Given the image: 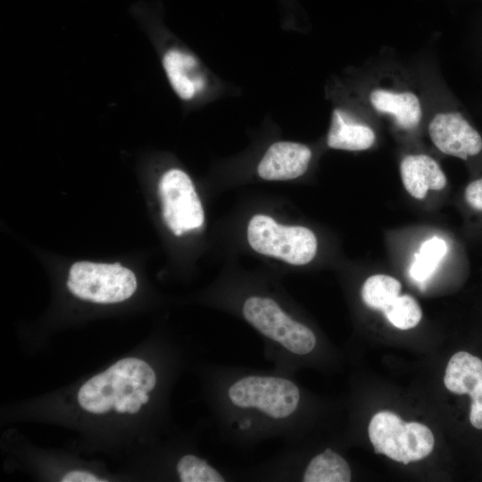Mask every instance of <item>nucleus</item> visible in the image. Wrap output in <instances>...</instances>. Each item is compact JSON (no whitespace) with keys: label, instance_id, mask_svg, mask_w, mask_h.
<instances>
[{"label":"nucleus","instance_id":"1","mask_svg":"<svg viewBox=\"0 0 482 482\" xmlns=\"http://www.w3.org/2000/svg\"><path fill=\"white\" fill-rule=\"evenodd\" d=\"M204 378L219 435L233 446L252 449L270 439L294 444L312 421L313 402L294 376L216 364Z\"/></svg>","mask_w":482,"mask_h":482},{"label":"nucleus","instance_id":"2","mask_svg":"<svg viewBox=\"0 0 482 482\" xmlns=\"http://www.w3.org/2000/svg\"><path fill=\"white\" fill-rule=\"evenodd\" d=\"M238 312L261 337L263 355L278 371L294 376L320 351L315 330L287 310L276 296L246 295L238 304Z\"/></svg>","mask_w":482,"mask_h":482},{"label":"nucleus","instance_id":"3","mask_svg":"<svg viewBox=\"0 0 482 482\" xmlns=\"http://www.w3.org/2000/svg\"><path fill=\"white\" fill-rule=\"evenodd\" d=\"M156 384L155 370L146 362L124 358L87 380L79 390L78 401L82 409L102 414L128 393L138 388L149 393Z\"/></svg>","mask_w":482,"mask_h":482},{"label":"nucleus","instance_id":"4","mask_svg":"<svg viewBox=\"0 0 482 482\" xmlns=\"http://www.w3.org/2000/svg\"><path fill=\"white\" fill-rule=\"evenodd\" d=\"M368 430L376 453L403 464L424 459L434 447V436L427 426L405 422L391 411L376 413Z\"/></svg>","mask_w":482,"mask_h":482},{"label":"nucleus","instance_id":"5","mask_svg":"<svg viewBox=\"0 0 482 482\" xmlns=\"http://www.w3.org/2000/svg\"><path fill=\"white\" fill-rule=\"evenodd\" d=\"M247 241L257 253L276 257L292 265H304L315 256L314 233L303 226H284L271 217L256 214L247 226Z\"/></svg>","mask_w":482,"mask_h":482},{"label":"nucleus","instance_id":"6","mask_svg":"<svg viewBox=\"0 0 482 482\" xmlns=\"http://www.w3.org/2000/svg\"><path fill=\"white\" fill-rule=\"evenodd\" d=\"M67 287L77 297L98 303H120L137 289L135 274L116 262H77L70 269Z\"/></svg>","mask_w":482,"mask_h":482},{"label":"nucleus","instance_id":"7","mask_svg":"<svg viewBox=\"0 0 482 482\" xmlns=\"http://www.w3.org/2000/svg\"><path fill=\"white\" fill-rule=\"evenodd\" d=\"M159 194L163 220L176 236L203 225L202 204L186 172L179 169L166 171L159 183Z\"/></svg>","mask_w":482,"mask_h":482},{"label":"nucleus","instance_id":"8","mask_svg":"<svg viewBox=\"0 0 482 482\" xmlns=\"http://www.w3.org/2000/svg\"><path fill=\"white\" fill-rule=\"evenodd\" d=\"M428 133L436 148L448 155L467 160L482 150L480 135L460 112L437 113Z\"/></svg>","mask_w":482,"mask_h":482},{"label":"nucleus","instance_id":"9","mask_svg":"<svg viewBox=\"0 0 482 482\" xmlns=\"http://www.w3.org/2000/svg\"><path fill=\"white\" fill-rule=\"evenodd\" d=\"M311 158L312 152L307 145L279 141L267 149L258 164L257 171L266 180L293 179L304 174Z\"/></svg>","mask_w":482,"mask_h":482},{"label":"nucleus","instance_id":"10","mask_svg":"<svg viewBox=\"0 0 482 482\" xmlns=\"http://www.w3.org/2000/svg\"><path fill=\"white\" fill-rule=\"evenodd\" d=\"M162 62L170 87L181 100L190 101L204 91L206 81L193 54L172 47L164 53Z\"/></svg>","mask_w":482,"mask_h":482},{"label":"nucleus","instance_id":"11","mask_svg":"<svg viewBox=\"0 0 482 482\" xmlns=\"http://www.w3.org/2000/svg\"><path fill=\"white\" fill-rule=\"evenodd\" d=\"M403 185L411 196L417 200L426 197L428 191L445 187L447 179L439 164L427 154H410L400 163Z\"/></svg>","mask_w":482,"mask_h":482},{"label":"nucleus","instance_id":"12","mask_svg":"<svg viewBox=\"0 0 482 482\" xmlns=\"http://www.w3.org/2000/svg\"><path fill=\"white\" fill-rule=\"evenodd\" d=\"M444 382L453 394H467L470 398L482 395V361L467 352H457L446 366Z\"/></svg>","mask_w":482,"mask_h":482},{"label":"nucleus","instance_id":"13","mask_svg":"<svg viewBox=\"0 0 482 482\" xmlns=\"http://www.w3.org/2000/svg\"><path fill=\"white\" fill-rule=\"evenodd\" d=\"M374 142L375 134L370 127L354 121L342 110L333 111L327 138L330 148L362 151L371 147Z\"/></svg>","mask_w":482,"mask_h":482},{"label":"nucleus","instance_id":"14","mask_svg":"<svg viewBox=\"0 0 482 482\" xmlns=\"http://www.w3.org/2000/svg\"><path fill=\"white\" fill-rule=\"evenodd\" d=\"M372 106L378 112L394 115L403 129L416 127L421 119V107L418 97L411 92L395 93L375 89L370 96Z\"/></svg>","mask_w":482,"mask_h":482},{"label":"nucleus","instance_id":"15","mask_svg":"<svg viewBox=\"0 0 482 482\" xmlns=\"http://www.w3.org/2000/svg\"><path fill=\"white\" fill-rule=\"evenodd\" d=\"M402 285L395 278L386 274H375L362 284L361 295L366 306L384 311L400 295Z\"/></svg>","mask_w":482,"mask_h":482},{"label":"nucleus","instance_id":"16","mask_svg":"<svg viewBox=\"0 0 482 482\" xmlns=\"http://www.w3.org/2000/svg\"><path fill=\"white\" fill-rule=\"evenodd\" d=\"M447 253L445 241L439 237H432L425 240L414 254L410 266L411 277L418 281L424 282L436 271L437 266Z\"/></svg>","mask_w":482,"mask_h":482},{"label":"nucleus","instance_id":"17","mask_svg":"<svg viewBox=\"0 0 482 482\" xmlns=\"http://www.w3.org/2000/svg\"><path fill=\"white\" fill-rule=\"evenodd\" d=\"M388 321L399 329L416 327L422 318L420 304L410 295L397 296L384 311Z\"/></svg>","mask_w":482,"mask_h":482},{"label":"nucleus","instance_id":"18","mask_svg":"<svg viewBox=\"0 0 482 482\" xmlns=\"http://www.w3.org/2000/svg\"><path fill=\"white\" fill-rule=\"evenodd\" d=\"M464 198L472 209L482 211V178L470 182L466 187Z\"/></svg>","mask_w":482,"mask_h":482},{"label":"nucleus","instance_id":"19","mask_svg":"<svg viewBox=\"0 0 482 482\" xmlns=\"http://www.w3.org/2000/svg\"><path fill=\"white\" fill-rule=\"evenodd\" d=\"M470 420L475 428L482 429V395L471 397Z\"/></svg>","mask_w":482,"mask_h":482},{"label":"nucleus","instance_id":"20","mask_svg":"<svg viewBox=\"0 0 482 482\" xmlns=\"http://www.w3.org/2000/svg\"><path fill=\"white\" fill-rule=\"evenodd\" d=\"M62 482H105L104 479H99L95 475L86 471H71L66 473L61 479Z\"/></svg>","mask_w":482,"mask_h":482},{"label":"nucleus","instance_id":"21","mask_svg":"<svg viewBox=\"0 0 482 482\" xmlns=\"http://www.w3.org/2000/svg\"><path fill=\"white\" fill-rule=\"evenodd\" d=\"M142 406V403L138 399L137 395H135L133 399V403L130 404H127V412L134 414L137 413Z\"/></svg>","mask_w":482,"mask_h":482},{"label":"nucleus","instance_id":"22","mask_svg":"<svg viewBox=\"0 0 482 482\" xmlns=\"http://www.w3.org/2000/svg\"><path fill=\"white\" fill-rule=\"evenodd\" d=\"M113 409L119 413H124L127 411V403L123 397L115 402Z\"/></svg>","mask_w":482,"mask_h":482},{"label":"nucleus","instance_id":"23","mask_svg":"<svg viewBox=\"0 0 482 482\" xmlns=\"http://www.w3.org/2000/svg\"><path fill=\"white\" fill-rule=\"evenodd\" d=\"M134 394L138 397L142 404H146L149 402L147 392L142 388L136 389Z\"/></svg>","mask_w":482,"mask_h":482}]
</instances>
